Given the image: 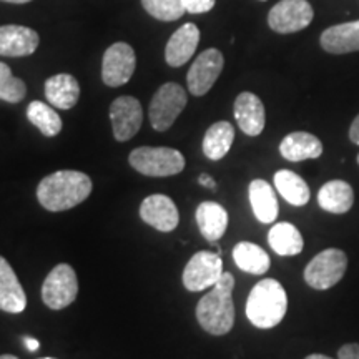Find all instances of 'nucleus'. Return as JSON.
<instances>
[{
  "label": "nucleus",
  "instance_id": "nucleus-1",
  "mask_svg": "<svg viewBox=\"0 0 359 359\" xmlns=\"http://www.w3.org/2000/svg\"><path fill=\"white\" fill-rule=\"evenodd\" d=\"M92 193L88 175L75 170H60L45 177L37 187L40 205L48 212H65L83 203Z\"/></svg>",
  "mask_w": 359,
  "mask_h": 359
},
{
  "label": "nucleus",
  "instance_id": "nucleus-2",
  "mask_svg": "<svg viewBox=\"0 0 359 359\" xmlns=\"http://www.w3.org/2000/svg\"><path fill=\"white\" fill-rule=\"evenodd\" d=\"M235 278L223 273L212 291H208L196 304V320L206 333L223 336L230 333L235 325V304H233Z\"/></svg>",
  "mask_w": 359,
  "mask_h": 359
},
{
  "label": "nucleus",
  "instance_id": "nucleus-3",
  "mask_svg": "<svg viewBox=\"0 0 359 359\" xmlns=\"http://www.w3.org/2000/svg\"><path fill=\"white\" fill-rule=\"evenodd\" d=\"M288 309V296L280 281L262 280L250 291L246 302V318L259 330H269L280 325Z\"/></svg>",
  "mask_w": 359,
  "mask_h": 359
},
{
  "label": "nucleus",
  "instance_id": "nucleus-4",
  "mask_svg": "<svg viewBox=\"0 0 359 359\" xmlns=\"http://www.w3.org/2000/svg\"><path fill=\"white\" fill-rule=\"evenodd\" d=\"M132 168L145 177H173L185 170L182 151L168 147H140L128 156Z\"/></svg>",
  "mask_w": 359,
  "mask_h": 359
},
{
  "label": "nucleus",
  "instance_id": "nucleus-5",
  "mask_svg": "<svg viewBox=\"0 0 359 359\" xmlns=\"http://www.w3.org/2000/svg\"><path fill=\"white\" fill-rule=\"evenodd\" d=\"M187 102V92L182 85L175 82L161 85L151 98L150 109H148L151 127L156 132H167L168 128H172L178 115L185 110Z\"/></svg>",
  "mask_w": 359,
  "mask_h": 359
},
{
  "label": "nucleus",
  "instance_id": "nucleus-6",
  "mask_svg": "<svg viewBox=\"0 0 359 359\" xmlns=\"http://www.w3.org/2000/svg\"><path fill=\"white\" fill-rule=\"evenodd\" d=\"M348 266V257L338 248L318 253L304 268V281L314 290H330L338 285Z\"/></svg>",
  "mask_w": 359,
  "mask_h": 359
},
{
  "label": "nucleus",
  "instance_id": "nucleus-7",
  "mask_svg": "<svg viewBox=\"0 0 359 359\" xmlns=\"http://www.w3.org/2000/svg\"><path fill=\"white\" fill-rule=\"evenodd\" d=\"M79 294V280L70 264L62 263L48 273L42 285V299L50 309H64L75 302Z\"/></svg>",
  "mask_w": 359,
  "mask_h": 359
},
{
  "label": "nucleus",
  "instance_id": "nucleus-8",
  "mask_svg": "<svg viewBox=\"0 0 359 359\" xmlns=\"http://www.w3.org/2000/svg\"><path fill=\"white\" fill-rule=\"evenodd\" d=\"M223 259L219 253L198 251L187 263L185 271H183V285L193 293L213 288L223 276Z\"/></svg>",
  "mask_w": 359,
  "mask_h": 359
},
{
  "label": "nucleus",
  "instance_id": "nucleus-9",
  "mask_svg": "<svg viewBox=\"0 0 359 359\" xmlns=\"http://www.w3.org/2000/svg\"><path fill=\"white\" fill-rule=\"evenodd\" d=\"M137 69V55L132 45L115 42L107 48L102 60V80L109 87H122L128 83Z\"/></svg>",
  "mask_w": 359,
  "mask_h": 359
},
{
  "label": "nucleus",
  "instance_id": "nucleus-10",
  "mask_svg": "<svg viewBox=\"0 0 359 359\" xmlns=\"http://www.w3.org/2000/svg\"><path fill=\"white\" fill-rule=\"evenodd\" d=\"M314 11L308 0H280L268 13L269 29L278 34H294L313 22Z\"/></svg>",
  "mask_w": 359,
  "mask_h": 359
},
{
  "label": "nucleus",
  "instance_id": "nucleus-11",
  "mask_svg": "<svg viewBox=\"0 0 359 359\" xmlns=\"http://www.w3.org/2000/svg\"><path fill=\"white\" fill-rule=\"evenodd\" d=\"M223 67L224 57L218 48H208V50L201 52L195 58L187 75L188 90L191 95L203 97L205 93H208L222 75Z\"/></svg>",
  "mask_w": 359,
  "mask_h": 359
},
{
  "label": "nucleus",
  "instance_id": "nucleus-12",
  "mask_svg": "<svg viewBox=\"0 0 359 359\" xmlns=\"http://www.w3.org/2000/svg\"><path fill=\"white\" fill-rule=\"evenodd\" d=\"M110 122L115 140H132L142 128L143 110L140 102L135 97L123 95L115 98L110 105Z\"/></svg>",
  "mask_w": 359,
  "mask_h": 359
},
{
  "label": "nucleus",
  "instance_id": "nucleus-13",
  "mask_svg": "<svg viewBox=\"0 0 359 359\" xmlns=\"http://www.w3.org/2000/svg\"><path fill=\"white\" fill-rule=\"evenodd\" d=\"M140 217L155 230L170 233L178 226L180 215L177 205L167 195H150L142 201Z\"/></svg>",
  "mask_w": 359,
  "mask_h": 359
},
{
  "label": "nucleus",
  "instance_id": "nucleus-14",
  "mask_svg": "<svg viewBox=\"0 0 359 359\" xmlns=\"http://www.w3.org/2000/svg\"><path fill=\"white\" fill-rule=\"evenodd\" d=\"M233 114L238 127L248 137H258L266 123V111L259 97L251 92H243L236 97Z\"/></svg>",
  "mask_w": 359,
  "mask_h": 359
},
{
  "label": "nucleus",
  "instance_id": "nucleus-15",
  "mask_svg": "<svg viewBox=\"0 0 359 359\" xmlns=\"http://www.w3.org/2000/svg\"><path fill=\"white\" fill-rule=\"evenodd\" d=\"M39 43V34L30 27H0V55L2 57H29L37 50Z\"/></svg>",
  "mask_w": 359,
  "mask_h": 359
},
{
  "label": "nucleus",
  "instance_id": "nucleus-16",
  "mask_svg": "<svg viewBox=\"0 0 359 359\" xmlns=\"http://www.w3.org/2000/svg\"><path fill=\"white\" fill-rule=\"evenodd\" d=\"M200 29L195 24L182 25L175 30L172 37L168 39L165 47V60L170 67L185 65L190 58L195 55L200 43Z\"/></svg>",
  "mask_w": 359,
  "mask_h": 359
},
{
  "label": "nucleus",
  "instance_id": "nucleus-17",
  "mask_svg": "<svg viewBox=\"0 0 359 359\" xmlns=\"http://www.w3.org/2000/svg\"><path fill=\"white\" fill-rule=\"evenodd\" d=\"M27 308V296L11 264L0 257V309L19 314Z\"/></svg>",
  "mask_w": 359,
  "mask_h": 359
},
{
  "label": "nucleus",
  "instance_id": "nucleus-18",
  "mask_svg": "<svg viewBox=\"0 0 359 359\" xmlns=\"http://www.w3.org/2000/svg\"><path fill=\"white\" fill-rule=\"evenodd\" d=\"M320 42L321 47L333 55L359 50V20L327 27L321 34Z\"/></svg>",
  "mask_w": 359,
  "mask_h": 359
},
{
  "label": "nucleus",
  "instance_id": "nucleus-19",
  "mask_svg": "<svg viewBox=\"0 0 359 359\" xmlns=\"http://www.w3.org/2000/svg\"><path fill=\"white\" fill-rule=\"evenodd\" d=\"M280 154L288 161L314 160L323 155V143L308 132H293L281 140Z\"/></svg>",
  "mask_w": 359,
  "mask_h": 359
},
{
  "label": "nucleus",
  "instance_id": "nucleus-20",
  "mask_svg": "<svg viewBox=\"0 0 359 359\" xmlns=\"http://www.w3.org/2000/svg\"><path fill=\"white\" fill-rule=\"evenodd\" d=\"M45 97L55 109L70 110L80 98V85L70 74H57L45 82Z\"/></svg>",
  "mask_w": 359,
  "mask_h": 359
},
{
  "label": "nucleus",
  "instance_id": "nucleus-21",
  "mask_svg": "<svg viewBox=\"0 0 359 359\" xmlns=\"http://www.w3.org/2000/svg\"><path fill=\"white\" fill-rule=\"evenodd\" d=\"M196 223L205 240L215 241L222 240L228 228V213L217 201H203L196 208Z\"/></svg>",
  "mask_w": 359,
  "mask_h": 359
},
{
  "label": "nucleus",
  "instance_id": "nucleus-22",
  "mask_svg": "<svg viewBox=\"0 0 359 359\" xmlns=\"http://www.w3.org/2000/svg\"><path fill=\"white\" fill-rule=\"evenodd\" d=\"M251 210L262 223H273L280 213V206L271 185L264 180H253L248 188Z\"/></svg>",
  "mask_w": 359,
  "mask_h": 359
},
{
  "label": "nucleus",
  "instance_id": "nucleus-23",
  "mask_svg": "<svg viewBox=\"0 0 359 359\" xmlns=\"http://www.w3.org/2000/svg\"><path fill=\"white\" fill-rule=\"evenodd\" d=\"M318 203L325 212L343 215L351 210L354 203V191L348 182L331 180L318 191Z\"/></svg>",
  "mask_w": 359,
  "mask_h": 359
},
{
  "label": "nucleus",
  "instance_id": "nucleus-24",
  "mask_svg": "<svg viewBox=\"0 0 359 359\" xmlns=\"http://www.w3.org/2000/svg\"><path fill=\"white\" fill-rule=\"evenodd\" d=\"M268 243L280 257H294L303 251L304 241L302 233L294 224L281 222L276 223L268 233Z\"/></svg>",
  "mask_w": 359,
  "mask_h": 359
},
{
  "label": "nucleus",
  "instance_id": "nucleus-25",
  "mask_svg": "<svg viewBox=\"0 0 359 359\" xmlns=\"http://www.w3.org/2000/svg\"><path fill=\"white\" fill-rule=\"evenodd\" d=\"M235 140V128L228 122H217L206 130L203 138V154L208 160L218 161L226 156Z\"/></svg>",
  "mask_w": 359,
  "mask_h": 359
},
{
  "label": "nucleus",
  "instance_id": "nucleus-26",
  "mask_svg": "<svg viewBox=\"0 0 359 359\" xmlns=\"http://www.w3.org/2000/svg\"><path fill=\"white\" fill-rule=\"evenodd\" d=\"M233 259L241 271L250 273V275H264L271 264L266 251L250 241H241L235 246Z\"/></svg>",
  "mask_w": 359,
  "mask_h": 359
},
{
  "label": "nucleus",
  "instance_id": "nucleus-27",
  "mask_svg": "<svg viewBox=\"0 0 359 359\" xmlns=\"http://www.w3.org/2000/svg\"><path fill=\"white\" fill-rule=\"evenodd\" d=\"M275 187L283 198L293 206H304L311 196L308 183L291 170H280L275 173Z\"/></svg>",
  "mask_w": 359,
  "mask_h": 359
},
{
  "label": "nucleus",
  "instance_id": "nucleus-28",
  "mask_svg": "<svg viewBox=\"0 0 359 359\" xmlns=\"http://www.w3.org/2000/svg\"><path fill=\"white\" fill-rule=\"evenodd\" d=\"M27 118H29V122L32 123L34 127H37L45 137H57V135L62 132V127H64L62 118L58 116L57 111L53 110L50 105L39 100L32 102L27 107Z\"/></svg>",
  "mask_w": 359,
  "mask_h": 359
},
{
  "label": "nucleus",
  "instance_id": "nucleus-29",
  "mask_svg": "<svg viewBox=\"0 0 359 359\" xmlns=\"http://www.w3.org/2000/svg\"><path fill=\"white\" fill-rule=\"evenodd\" d=\"M27 95V85L24 80L13 77L11 67L0 62V100L8 103H19Z\"/></svg>",
  "mask_w": 359,
  "mask_h": 359
},
{
  "label": "nucleus",
  "instance_id": "nucleus-30",
  "mask_svg": "<svg viewBox=\"0 0 359 359\" xmlns=\"http://www.w3.org/2000/svg\"><path fill=\"white\" fill-rule=\"evenodd\" d=\"M148 15L161 22H175L185 15L182 0H142Z\"/></svg>",
  "mask_w": 359,
  "mask_h": 359
},
{
  "label": "nucleus",
  "instance_id": "nucleus-31",
  "mask_svg": "<svg viewBox=\"0 0 359 359\" xmlns=\"http://www.w3.org/2000/svg\"><path fill=\"white\" fill-rule=\"evenodd\" d=\"M182 4L187 13L198 15V13H206L212 11L217 0H182Z\"/></svg>",
  "mask_w": 359,
  "mask_h": 359
},
{
  "label": "nucleus",
  "instance_id": "nucleus-32",
  "mask_svg": "<svg viewBox=\"0 0 359 359\" xmlns=\"http://www.w3.org/2000/svg\"><path fill=\"white\" fill-rule=\"evenodd\" d=\"M338 358L339 359H359V344L358 343L344 344L343 348H339Z\"/></svg>",
  "mask_w": 359,
  "mask_h": 359
},
{
  "label": "nucleus",
  "instance_id": "nucleus-33",
  "mask_svg": "<svg viewBox=\"0 0 359 359\" xmlns=\"http://www.w3.org/2000/svg\"><path fill=\"white\" fill-rule=\"evenodd\" d=\"M349 140H351L354 145H359V115L353 120L351 128H349Z\"/></svg>",
  "mask_w": 359,
  "mask_h": 359
},
{
  "label": "nucleus",
  "instance_id": "nucleus-34",
  "mask_svg": "<svg viewBox=\"0 0 359 359\" xmlns=\"http://www.w3.org/2000/svg\"><path fill=\"white\" fill-rule=\"evenodd\" d=\"M198 183L201 187H206V188H210V190H215V188H217V182H215V180L210 177V175H206V173H203V175H200L198 177Z\"/></svg>",
  "mask_w": 359,
  "mask_h": 359
},
{
  "label": "nucleus",
  "instance_id": "nucleus-35",
  "mask_svg": "<svg viewBox=\"0 0 359 359\" xmlns=\"http://www.w3.org/2000/svg\"><path fill=\"white\" fill-rule=\"evenodd\" d=\"M24 344L29 351H37V349L40 348V343L34 338H24Z\"/></svg>",
  "mask_w": 359,
  "mask_h": 359
},
{
  "label": "nucleus",
  "instance_id": "nucleus-36",
  "mask_svg": "<svg viewBox=\"0 0 359 359\" xmlns=\"http://www.w3.org/2000/svg\"><path fill=\"white\" fill-rule=\"evenodd\" d=\"M304 359H333V358L325 356V354H309V356L304 358Z\"/></svg>",
  "mask_w": 359,
  "mask_h": 359
},
{
  "label": "nucleus",
  "instance_id": "nucleus-37",
  "mask_svg": "<svg viewBox=\"0 0 359 359\" xmlns=\"http://www.w3.org/2000/svg\"><path fill=\"white\" fill-rule=\"evenodd\" d=\"M0 2H7V4H29L32 0H0Z\"/></svg>",
  "mask_w": 359,
  "mask_h": 359
},
{
  "label": "nucleus",
  "instance_id": "nucleus-38",
  "mask_svg": "<svg viewBox=\"0 0 359 359\" xmlns=\"http://www.w3.org/2000/svg\"><path fill=\"white\" fill-rule=\"evenodd\" d=\"M0 359H19V358L13 356V354H2V356H0Z\"/></svg>",
  "mask_w": 359,
  "mask_h": 359
},
{
  "label": "nucleus",
  "instance_id": "nucleus-39",
  "mask_svg": "<svg viewBox=\"0 0 359 359\" xmlns=\"http://www.w3.org/2000/svg\"><path fill=\"white\" fill-rule=\"evenodd\" d=\"M39 359H55V358H39Z\"/></svg>",
  "mask_w": 359,
  "mask_h": 359
},
{
  "label": "nucleus",
  "instance_id": "nucleus-40",
  "mask_svg": "<svg viewBox=\"0 0 359 359\" xmlns=\"http://www.w3.org/2000/svg\"><path fill=\"white\" fill-rule=\"evenodd\" d=\"M358 163H359V155H358Z\"/></svg>",
  "mask_w": 359,
  "mask_h": 359
},
{
  "label": "nucleus",
  "instance_id": "nucleus-41",
  "mask_svg": "<svg viewBox=\"0 0 359 359\" xmlns=\"http://www.w3.org/2000/svg\"><path fill=\"white\" fill-rule=\"evenodd\" d=\"M263 2H264V0H263Z\"/></svg>",
  "mask_w": 359,
  "mask_h": 359
}]
</instances>
